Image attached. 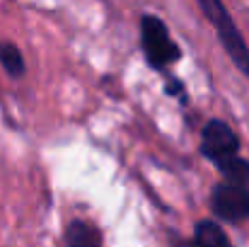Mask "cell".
Wrapping results in <instances>:
<instances>
[{
    "label": "cell",
    "mask_w": 249,
    "mask_h": 247,
    "mask_svg": "<svg viewBox=\"0 0 249 247\" xmlns=\"http://www.w3.org/2000/svg\"><path fill=\"white\" fill-rule=\"evenodd\" d=\"M198 7L203 10L206 19L213 24L225 54L230 56V61L237 66V71L249 80V46L245 41V37L240 34L235 19L230 17L228 7L223 5V0H196Z\"/></svg>",
    "instance_id": "cell-1"
},
{
    "label": "cell",
    "mask_w": 249,
    "mask_h": 247,
    "mask_svg": "<svg viewBox=\"0 0 249 247\" xmlns=\"http://www.w3.org/2000/svg\"><path fill=\"white\" fill-rule=\"evenodd\" d=\"M141 49L155 71H162L181 58V49L172 41L167 24L155 15L141 17Z\"/></svg>",
    "instance_id": "cell-2"
},
{
    "label": "cell",
    "mask_w": 249,
    "mask_h": 247,
    "mask_svg": "<svg viewBox=\"0 0 249 247\" xmlns=\"http://www.w3.org/2000/svg\"><path fill=\"white\" fill-rule=\"evenodd\" d=\"M208 204H211V211L218 221H225L232 226L249 221V187L218 182L211 191Z\"/></svg>",
    "instance_id": "cell-3"
},
{
    "label": "cell",
    "mask_w": 249,
    "mask_h": 247,
    "mask_svg": "<svg viewBox=\"0 0 249 247\" xmlns=\"http://www.w3.org/2000/svg\"><path fill=\"white\" fill-rule=\"evenodd\" d=\"M237 153H240V138L232 131V126L220 119L206 121V126L201 131V155L215 165L230 155H237Z\"/></svg>",
    "instance_id": "cell-4"
},
{
    "label": "cell",
    "mask_w": 249,
    "mask_h": 247,
    "mask_svg": "<svg viewBox=\"0 0 249 247\" xmlns=\"http://www.w3.org/2000/svg\"><path fill=\"white\" fill-rule=\"evenodd\" d=\"M181 247H235L230 243L228 233L223 230V226L218 221H198L194 226V235L191 240H186Z\"/></svg>",
    "instance_id": "cell-5"
},
{
    "label": "cell",
    "mask_w": 249,
    "mask_h": 247,
    "mask_svg": "<svg viewBox=\"0 0 249 247\" xmlns=\"http://www.w3.org/2000/svg\"><path fill=\"white\" fill-rule=\"evenodd\" d=\"M66 247H102V233L94 223L75 218L66 226Z\"/></svg>",
    "instance_id": "cell-6"
},
{
    "label": "cell",
    "mask_w": 249,
    "mask_h": 247,
    "mask_svg": "<svg viewBox=\"0 0 249 247\" xmlns=\"http://www.w3.org/2000/svg\"><path fill=\"white\" fill-rule=\"evenodd\" d=\"M218 172L223 174V182H230V184H242L249 187V160L242 158L240 153L237 155H230L220 163H215Z\"/></svg>",
    "instance_id": "cell-7"
},
{
    "label": "cell",
    "mask_w": 249,
    "mask_h": 247,
    "mask_svg": "<svg viewBox=\"0 0 249 247\" xmlns=\"http://www.w3.org/2000/svg\"><path fill=\"white\" fill-rule=\"evenodd\" d=\"M0 66L12 78H19L27 71V63L22 58V51L15 44H10V41H0Z\"/></svg>",
    "instance_id": "cell-8"
},
{
    "label": "cell",
    "mask_w": 249,
    "mask_h": 247,
    "mask_svg": "<svg viewBox=\"0 0 249 247\" xmlns=\"http://www.w3.org/2000/svg\"><path fill=\"white\" fill-rule=\"evenodd\" d=\"M165 92L169 95V97H179L181 102H186V87H184V82L177 80V78H167Z\"/></svg>",
    "instance_id": "cell-9"
}]
</instances>
